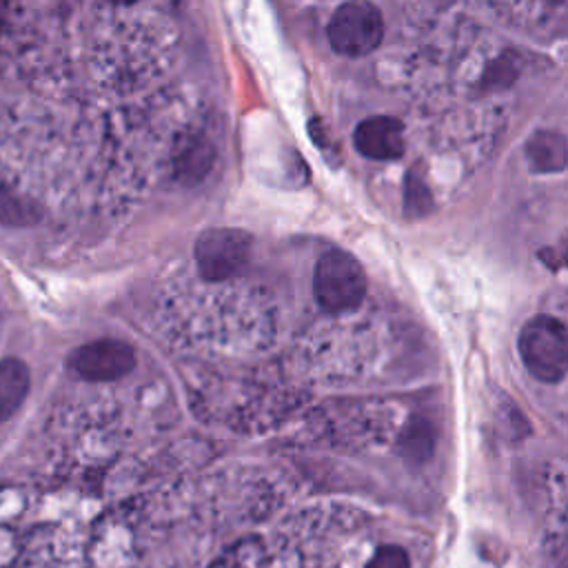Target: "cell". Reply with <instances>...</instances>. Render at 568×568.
<instances>
[{
  "mask_svg": "<svg viewBox=\"0 0 568 568\" xmlns=\"http://www.w3.org/2000/svg\"><path fill=\"white\" fill-rule=\"evenodd\" d=\"M524 368L542 385H557L568 373V329L553 315L531 318L517 337Z\"/></svg>",
  "mask_w": 568,
  "mask_h": 568,
  "instance_id": "1",
  "label": "cell"
},
{
  "mask_svg": "<svg viewBox=\"0 0 568 568\" xmlns=\"http://www.w3.org/2000/svg\"><path fill=\"white\" fill-rule=\"evenodd\" d=\"M313 296L329 313L355 311L366 296V276L362 265L342 249L322 254L313 269Z\"/></svg>",
  "mask_w": 568,
  "mask_h": 568,
  "instance_id": "2",
  "label": "cell"
},
{
  "mask_svg": "<svg viewBox=\"0 0 568 568\" xmlns=\"http://www.w3.org/2000/svg\"><path fill=\"white\" fill-rule=\"evenodd\" d=\"M326 36L335 54L362 58L383 45L385 21L381 10L368 0H346L333 12Z\"/></svg>",
  "mask_w": 568,
  "mask_h": 568,
  "instance_id": "3",
  "label": "cell"
},
{
  "mask_svg": "<svg viewBox=\"0 0 568 568\" xmlns=\"http://www.w3.org/2000/svg\"><path fill=\"white\" fill-rule=\"evenodd\" d=\"M254 254V238L243 229L218 227L196 240V269L205 282H227L240 276Z\"/></svg>",
  "mask_w": 568,
  "mask_h": 568,
  "instance_id": "4",
  "label": "cell"
},
{
  "mask_svg": "<svg viewBox=\"0 0 568 568\" xmlns=\"http://www.w3.org/2000/svg\"><path fill=\"white\" fill-rule=\"evenodd\" d=\"M136 351L118 337H100L78 346L72 357V371L87 383H116L136 368Z\"/></svg>",
  "mask_w": 568,
  "mask_h": 568,
  "instance_id": "5",
  "label": "cell"
},
{
  "mask_svg": "<svg viewBox=\"0 0 568 568\" xmlns=\"http://www.w3.org/2000/svg\"><path fill=\"white\" fill-rule=\"evenodd\" d=\"M353 144L360 156L375 162H392L405 153V125L394 116H371L353 131Z\"/></svg>",
  "mask_w": 568,
  "mask_h": 568,
  "instance_id": "6",
  "label": "cell"
},
{
  "mask_svg": "<svg viewBox=\"0 0 568 568\" xmlns=\"http://www.w3.org/2000/svg\"><path fill=\"white\" fill-rule=\"evenodd\" d=\"M524 160L533 173H559L568 164V140L561 131L537 129L524 142Z\"/></svg>",
  "mask_w": 568,
  "mask_h": 568,
  "instance_id": "7",
  "label": "cell"
},
{
  "mask_svg": "<svg viewBox=\"0 0 568 568\" xmlns=\"http://www.w3.org/2000/svg\"><path fill=\"white\" fill-rule=\"evenodd\" d=\"M32 387L30 366L19 357L0 360V422L12 420Z\"/></svg>",
  "mask_w": 568,
  "mask_h": 568,
  "instance_id": "8",
  "label": "cell"
},
{
  "mask_svg": "<svg viewBox=\"0 0 568 568\" xmlns=\"http://www.w3.org/2000/svg\"><path fill=\"white\" fill-rule=\"evenodd\" d=\"M364 568H411V559L405 548L396 544H387L373 553V557L366 561Z\"/></svg>",
  "mask_w": 568,
  "mask_h": 568,
  "instance_id": "9",
  "label": "cell"
},
{
  "mask_svg": "<svg viewBox=\"0 0 568 568\" xmlns=\"http://www.w3.org/2000/svg\"><path fill=\"white\" fill-rule=\"evenodd\" d=\"M107 3H111V6H120V8H133V6H140L142 0H107Z\"/></svg>",
  "mask_w": 568,
  "mask_h": 568,
  "instance_id": "10",
  "label": "cell"
}]
</instances>
